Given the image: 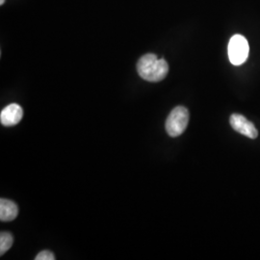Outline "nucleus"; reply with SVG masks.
<instances>
[{
	"label": "nucleus",
	"mask_w": 260,
	"mask_h": 260,
	"mask_svg": "<svg viewBox=\"0 0 260 260\" xmlns=\"http://www.w3.org/2000/svg\"><path fill=\"white\" fill-rule=\"evenodd\" d=\"M231 125L233 129L242 135H245L251 139H255L258 136V131L251 121L247 120L246 117L240 114H233L231 116Z\"/></svg>",
	"instance_id": "nucleus-4"
},
{
	"label": "nucleus",
	"mask_w": 260,
	"mask_h": 260,
	"mask_svg": "<svg viewBox=\"0 0 260 260\" xmlns=\"http://www.w3.org/2000/svg\"><path fill=\"white\" fill-rule=\"evenodd\" d=\"M250 47L247 39L242 35H234L228 47L229 58L231 63L234 66L244 64L249 56Z\"/></svg>",
	"instance_id": "nucleus-3"
},
{
	"label": "nucleus",
	"mask_w": 260,
	"mask_h": 260,
	"mask_svg": "<svg viewBox=\"0 0 260 260\" xmlns=\"http://www.w3.org/2000/svg\"><path fill=\"white\" fill-rule=\"evenodd\" d=\"M36 260H54L55 256L53 254V252L50 251H42L40 253H38L37 256L35 257Z\"/></svg>",
	"instance_id": "nucleus-8"
},
{
	"label": "nucleus",
	"mask_w": 260,
	"mask_h": 260,
	"mask_svg": "<svg viewBox=\"0 0 260 260\" xmlns=\"http://www.w3.org/2000/svg\"><path fill=\"white\" fill-rule=\"evenodd\" d=\"M23 110L17 103H12L6 106L0 114V121L5 126H13L21 121Z\"/></svg>",
	"instance_id": "nucleus-5"
},
{
	"label": "nucleus",
	"mask_w": 260,
	"mask_h": 260,
	"mask_svg": "<svg viewBox=\"0 0 260 260\" xmlns=\"http://www.w3.org/2000/svg\"><path fill=\"white\" fill-rule=\"evenodd\" d=\"M19 207L14 202L1 199L0 200V220L2 222H11L17 218Z\"/></svg>",
	"instance_id": "nucleus-6"
},
{
	"label": "nucleus",
	"mask_w": 260,
	"mask_h": 260,
	"mask_svg": "<svg viewBox=\"0 0 260 260\" xmlns=\"http://www.w3.org/2000/svg\"><path fill=\"white\" fill-rule=\"evenodd\" d=\"M189 112L183 106H177L170 113L166 121V130L171 137L180 136L188 125Z\"/></svg>",
	"instance_id": "nucleus-2"
},
{
	"label": "nucleus",
	"mask_w": 260,
	"mask_h": 260,
	"mask_svg": "<svg viewBox=\"0 0 260 260\" xmlns=\"http://www.w3.org/2000/svg\"><path fill=\"white\" fill-rule=\"evenodd\" d=\"M4 2H5V0H0V5H3Z\"/></svg>",
	"instance_id": "nucleus-9"
},
{
	"label": "nucleus",
	"mask_w": 260,
	"mask_h": 260,
	"mask_svg": "<svg viewBox=\"0 0 260 260\" xmlns=\"http://www.w3.org/2000/svg\"><path fill=\"white\" fill-rule=\"evenodd\" d=\"M137 72L141 78L149 82L162 81L169 73L167 61L152 53L142 56L137 63Z\"/></svg>",
	"instance_id": "nucleus-1"
},
{
	"label": "nucleus",
	"mask_w": 260,
	"mask_h": 260,
	"mask_svg": "<svg viewBox=\"0 0 260 260\" xmlns=\"http://www.w3.org/2000/svg\"><path fill=\"white\" fill-rule=\"evenodd\" d=\"M14 238L10 233H1L0 234V254L3 255L13 246Z\"/></svg>",
	"instance_id": "nucleus-7"
}]
</instances>
